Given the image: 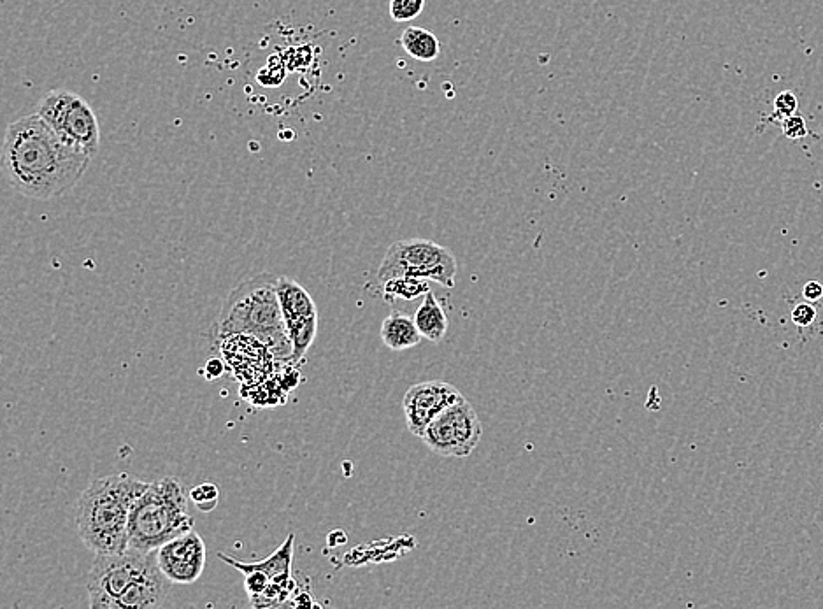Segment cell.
<instances>
[{"label": "cell", "instance_id": "cell-1", "mask_svg": "<svg viewBox=\"0 0 823 609\" xmlns=\"http://www.w3.org/2000/svg\"><path fill=\"white\" fill-rule=\"evenodd\" d=\"M83 151L55 134L41 116L9 123L2 146V169L16 194L48 201L76 187L90 167Z\"/></svg>", "mask_w": 823, "mask_h": 609}, {"label": "cell", "instance_id": "cell-2", "mask_svg": "<svg viewBox=\"0 0 823 609\" xmlns=\"http://www.w3.org/2000/svg\"><path fill=\"white\" fill-rule=\"evenodd\" d=\"M215 334L218 339L253 337L276 359L290 362L292 343L281 313L278 278L264 273L239 283L223 302Z\"/></svg>", "mask_w": 823, "mask_h": 609}, {"label": "cell", "instance_id": "cell-3", "mask_svg": "<svg viewBox=\"0 0 823 609\" xmlns=\"http://www.w3.org/2000/svg\"><path fill=\"white\" fill-rule=\"evenodd\" d=\"M148 483L127 473L92 481L76 508L79 538L95 555L129 548L130 511Z\"/></svg>", "mask_w": 823, "mask_h": 609}, {"label": "cell", "instance_id": "cell-4", "mask_svg": "<svg viewBox=\"0 0 823 609\" xmlns=\"http://www.w3.org/2000/svg\"><path fill=\"white\" fill-rule=\"evenodd\" d=\"M188 502L185 485L174 476L148 483L130 511L129 548L155 552L167 541L192 531L195 520Z\"/></svg>", "mask_w": 823, "mask_h": 609}, {"label": "cell", "instance_id": "cell-5", "mask_svg": "<svg viewBox=\"0 0 823 609\" xmlns=\"http://www.w3.org/2000/svg\"><path fill=\"white\" fill-rule=\"evenodd\" d=\"M416 278L436 281L446 288L455 287L457 258L448 248L429 239H406L388 248L378 269V280Z\"/></svg>", "mask_w": 823, "mask_h": 609}, {"label": "cell", "instance_id": "cell-6", "mask_svg": "<svg viewBox=\"0 0 823 609\" xmlns=\"http://www.w3.org/2000/svg\"><path fill=\"white\" fill-rule=\"evenodd\" d=\"M37 115L55 130L60 139L94 158L101 148V129L94 109L81 97L69 90H51L44 95Z\"/></svg>", "mask_w": 823, "mask_h": 609}, {"label": "cell", "instance_id": "cell-7", "mask_svg": "<svg viewBox=\"0 0 823 609\" xmlns=\"http://www.w3.org/2000/svg\"><path fill=\"white\" fill-rule=\"evenodd\" d=\"M153 564H157V550L141 552L136 548H127L122 553L97 555L86 578L90 608L116 609L120 597Z\"/></svg>", "mask_w": 823, "mask_h": 609}, {"label": "cell", "instance_id": "cell-8", "mask_svg": "<svg viewBox=\"0 0 823 609\" xmlns=\"http://www.w3.org/2000/svg\"><path fill=\"white\" fill-rule=\"evenodd\" d=\"M481 436L483 427L480 416L464 397L434 418L423 432L422 439L425 446L439 457L466 459L480 445Z\"/></svg>", "mask_w": 823, "mask_h": 609}, {"label": "cell", "instance_id": "cell-9", "mask_svg": "<svg viewBox=\"0 0 823 609\" xmlns=\"http://www.w3.org/2000/svg\"><path fill=\"white\" fill-rule=\"evenodd\" d=\"M278 297L281 313L287 323L288 337L292 343L290 362H299L306 357L318 332V309L313 297L301 283L281 276L278 278Z\"/></svg>", "mask_w": 823, "mask_h": 609}, {"label": "cell", "instance_id": "cell-10", "mask_svg": "<svg viewBox=\"0 0 823 609\" xmlns=\"http://www.w3.org/2000/svg\"><path fill=\"white\" fill-rule=\"evenodd\" d=\"M206 543L199 532L188 531L167 541L157 550L158 566L167 580L190 585L201 578L206 567Z\"/></svg>", "mask_w": 823, "mask_h": 609}, {"label": "cell", "instance_id": "cell-11", "mask_svg": "<svg viewBox=\"0 0 823 609\" xmlns=\"http://www.w3.org/2000/svg\"><path fill=\"white\" fill-rule=\"evenodd\" d=\"M462 399L464 395L460 394L459 388L444 381H425L413 385L402 401L409 432L422 438L423 432L434 418L441 415L444 409L450 408L451 404Z\"/></svg>", "mask_w": 823, "mask_h": 609}, {"label": "cell", "instance_id": "cell-12", "mask_svg": "<svg viewBox=\"0 0 823 609\" xmlns=\"http://www.w3.org/2000/svg\"><path fill=\"white\" fill-rule=\"evenodd\" d=\"M294 543L295 534H288L285 543L276 550V552L269 555L267 559L258 560V562H241V560L232 559L225 553H216L218 559L227 562L229 566L234 567L239 573L250 571V569H257V571H264L271 583H278L283 587L297 588V581L294 578Z\"/></svg>", "mask_w": 823, "mask_h": 609}, {"label": "cell", "instance_id": "cell-13", "mask_svg": "<svg viewBox=\"0 0 823 609\" xmlns=\"http://www.w3.org/2000/svg\"><path fill=\"white\" fill-rule=\"evenodd\" d=\"M380 334L383 344L394 352H404L409 348H415L423 337L422 332L416 327L415 318H411L402 311H392L383 320Z\"/></svg>", "mask_w": 823, "mask_h": 609}, {"label": "cell", "instance_id": "cell-14", "mask_svg": "<svg viewBox=\"0 0 823 609\" xmlns=\"http://www.w3.org/2000/svg\"><path fill=\"white\" fill-rule=\"evenodd\" d=\"M415 322L425 339H429L432 343L443 341L448 332V316L444 313L443 306L437 301L434 292L429 290L427 294H423L422 304L416 309Z\"/></svg>", "mask_w": 823, "mask_h": 609}, {"label": "cell", "instance_id": "cell-15", "mask_svg": "<svg viewBox=\"0 0 823 609\" xmlns=\"http://www.w3.org/2000/svg\"><path fill=\"white\" fill-rule=\"evenodd\" d=\"M402 50L418 62H434L441 55V43L436 34L422 27H408L402 32Z\"/></svg>", "mask_w": 823, "mask_h": 609}, {"label": "cell", "instance_id": "cell-16", "mask_svg": "<svg viewBox=\"0 0 823 609\" xmlns=\"http://www.w3.org/2000/svg\"><path fill=\"white\" fill-rule=\"evenodd\" d=\"M425 280H416V278H394V280L385 281L381 283L383 290H385V297L388 301L390 299H416L418 295L427 294L429 288L423 283Z\"/></svg>", "mask_w": 823, "mask_h": 609}, {"label": "cell", "instance_id": "cell-17", "mask_svg": "<svg viewBox=\"0 0 823 609\" xmlns=\"http://www.w3.org/2000/svg\"><path fill=\"white\" fill-rule=\"evenodd\" d=\"M188 495H190V501L194 502L197 509L202 513L215 511L218 502H220V488L216 487L215 483H211V481L199 483L197 487L188 492Z\"/></svg>", "mask_w": 823, "mask_h": 609}, {"label": "cell", "instance_id": "cell-18", "mask_svg": "<svg viewBox=\"0 0 823 609\" xmlns=\"http://www.w3.org/2000/svg\"><path fill=\"white\" fill-rule=\"evenodd\" d=\"M425 0H390V16L397 23H406L422 15Z\"/></svg>", "mask_w": 823, "mask_h": 609}, {"label": "cell", "instance_id": "cell-19", "mask_svg": "<svg viewBox=\"0 0 823 609\" xmlns=\"http://www.w3.org/2000/svg\"><path fill=\"white\" fill-rule=\"evenodd\" d=\"M797 108H799V101H797L794 92H788V90L787 92H781L774 99V111L771 118H769V122L778 120L781 123L788 116L795 115Z\"/></svg>", "mask_w": 823, "mask_h": 609}, {"label": "cell", "instance_id": "cell-20", "mask_svg": "<svg viewBox=\"0 0 823 609\" xmlns=\"http://www.w3.org/2000/svg\"><path fill=\"white\" fill-rule=\"evenodd\" d=\"M244 588H246V594L250 599L253 597H257V595L262 594L265 592V588L271 585V578L264 573V571H257V569H250V571H244Z\"/></svg>", "mask_w": 823, "mask_h": 609}, {"label": "cell", "instance_id": "cell-21", "mask_svg": "<svg viewBox=\"0 0 823 609\" xmlns=\"http://www.w3.org/2000/svg\"><path fill=\"white\" fill-rule=\"evenodd\" d=\"M781 129H783V134H785L788 139H802V137L808 136L806 120H804L801 115H797V113L785 118V120L781 122Z\"/></svg>", "mask_w": 823, "mask_h": 609}, {"label": "cell", "instance_id": "cell-22", "mask_svg": "<svg viewBox=\"0 0 823 609\" xmlns=\"http://www.w3.org/2000/svg\"><path fill=\"white\" fill-rule=\"evenodd\" d=\"M816 320V311L809 302H802L792 311V322L799 327H809Z\"/></svg>", "mask_w": 823, "mask_h": 609}, {"label": "cell", "instance_id": "cell-23", "mask_svg": "<svg viewBox=\"0 0 823 609\" xmlns=\"http://www.w3.org/2000/svg\"><path fill=\"white\" fill-rule=\"evenodd\" d=\"M202 374L206 380H218L220 376L225 374V362L218 357H213L206 362V366L202 367Z\"/></svg>", "mask_w": 823, "mask_h": 609}, {"label": "cell", "instance_id": "cell-24", "mask_svg": "<svg viewBox=\"0 0 823 609\" xmlns=\"http://www.w3.org/2000/svg\"><path fill=\"white\" fill-rule=\"evenodd\" d=\"M802 295H804V299L806 301L815 302L818 299H822L823 297V285L822 283H818V281H809L804 285V290H802Z\"/></svg>", "mask_w": 823, "mask_h": 609}]
</instances>
